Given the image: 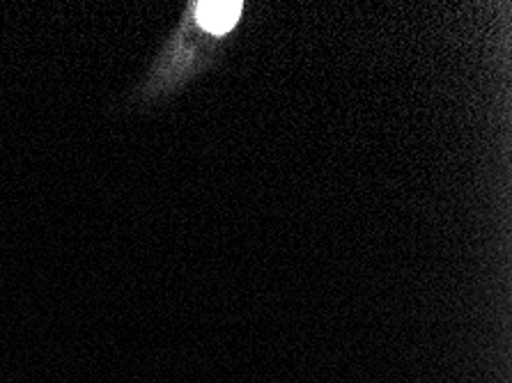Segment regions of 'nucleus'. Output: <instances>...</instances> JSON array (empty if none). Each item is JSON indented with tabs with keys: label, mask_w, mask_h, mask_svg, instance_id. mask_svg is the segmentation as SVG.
I'll use <instances>...</instances> for the list:
<instances>
[{
	"label": "nucleus",
	"mask_w": 512,
	"mask_h": 383,
	"mask_svg": "<svg viewBox=\"0 0 512 383\" xmlns=\"http://www.w3.org/2000/svg\"><path fill=\"white\" fill-rule=\"evenodd\" d=\"M239 17H242L239 0H207V3L196 5L198 23L212 35L228 33Z\"/></svg>",
	"instance_id": "f257e3e1"
}]
</instances>
